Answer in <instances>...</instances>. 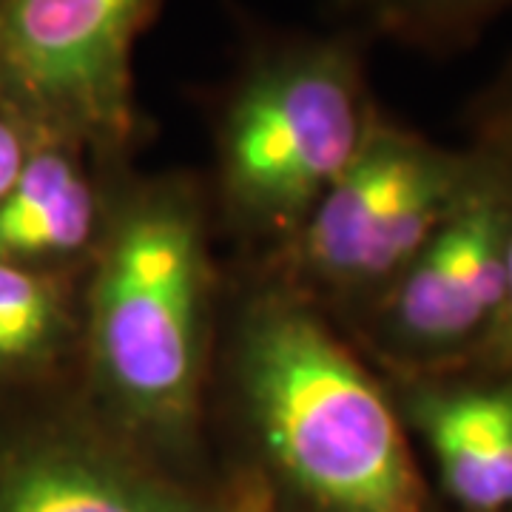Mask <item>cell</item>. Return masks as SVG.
Returning a JSON list of instances; mask_svg holds the SVG:
<instances>
[{
  "label": "cell",
  "mask_w": 512,
  "mask_h": 512,
  "mask_svg": "<svg viewBox=\"0 0 512 512\" xmlns=\"http://www.w3.org/2000/svg\"><path fill=\"white\" fill-rule=\"evenodd\" d=\"M242 382L282 470L333 512H421L424 490L399 419L362 365L299 308L256 313Z\"/></svg>",
  "instance_id": "cell-1"
},
{
  "label": "cell",
  "mask_w": 512,
  "mask_h": 512,
  "mask_svg": "<svg viewBox=\"0 0 512 512\" xmlns=\"http://www.w3.org/2000/svg\"><path fill=\"white\" fill-rule=\"evenodd\" d=\"M512 202L495 188L461 191L439 231L402 271L393 322L413 348H453L504 302V248Z\"/></svg>",
  "instance_id": "cell-5"
},
{
  "label": "cell",
  "mask_w": 512,
  "mask_h": 512,
  "mask_svg": "<svg viewBox=\"0 0 512 512\" xmlns=\"http://www.w3.org/2000/svg\"><path fill=\"white\" fill-rule=\"evenodd\" d=\"M504 302L498 311V345L504 348L507 356H512V214L510 231H507V248H504Z\"/></svg>",
  "instance_id": "cell-14"
},
{
  "label": "cell",
  "mask_w": 512,
  "mask_h": 512,
  "mask_svg": "<svg viewBox=\"0 0 512 512\" xmlns=\"http://www.w3.org/2000/svg\"><path fill=\"white\" fill-rule=\"evenodd\" d=\"M37 134L40 131L29 126L18 111L0 103V202L6 200V194L18 180L20 168L35 146Z\"/></svg>",
  "instance_id": "cell-12"
},
{
  "label": "cell",
  "mask_w": 512,
  "mask_h": 512,
  "mask_svg": "<svg viewBox=\"0 0 512 512\" xmlns=\"http://www.w3.org/2000/svg\"><path fill=\"white\" fill-rule=\"evenodd\" d=\"M0 512H188L140 478L72 447H32L0 470Z\"/></svg>",
  "instance_id": "cell-9"
},
{
  "label": "cell",
  "mask_w": 512,
  "mask_h": 512,
  "mask_svg": "<svg viewBox=\"0 0 512 512\" xmlns=\"http://www.w3.org/2000/svg\"><path fill=\"white\" fill-rule=\"evenodd\" d=\"M200 239L180 205L128 214L94 293V348L134 416L177 424L191 410L200 353Z\"/></svg>",
  "instance_id": "cell-3"
},
{
  "label": "cell",
  "mask_w": 512,
  "mask_h": 512,
  "mask_svg": "<svg viewBox=\"0 0 512 512\" xmlns=\"http://www.w3.org/2000/svg\"><path fill=\"white\" fill-rule=\"evenodd\" d=\"M481 120L487 123L495 140L512 148V63L493 86V92L484 97Z\"/></svg>",
  "instance_id": "cell-13"
},
{
  "label": "cell",
  "mask_w": 512,
  "mask_h": 512,
  "mask_svg": "<svg viewBox=\"0 0 512 512\" xmlns=\"http://www.w3.org/2000/svg\"><path fill=\"white\" fill-rule=\"evenodd\" d=\"M157 0H0V103L52 137L120 143L131 57Z\"/></svg>",
  "instance_id": "cell-4"
},
{
  "label": "cell",
  "mask_w": 512,
  "mask_h": 512,
  "mask_svg": "<svg viewBox=\"0 0 512 512\" xmlns=\"http://www.w3.org/2000/svg\"><path fill=\"white\" fill-rule=\"evenodd\" d=\"M214 512H268L259 501L254 498H242V501H231L228 507H220V510Z\"/></svg>",
  "instance_id": "cell-15"
},
{
  "label": "cell",
  "mask_w": 512,
  "mask_h": 512,
  "mask_svg": "<svg viewBox=\"0 0 512 512\" xmlns=\"http://www.w3.org/2000/svg\"><path fill=\"white\" fill-rule=\"evenodd\" d=\"M60 325L57 293L18 262L0 259V365L37 359Z\"/></svg>",
  "instance_id": "cell-10"
},
{
  "label": "cell",
  "mask_w": 512,
  "mask_h": 512,
  "mask_svg": "<svg viewBox=\"0 0 512 512\" xmlns=\"http://www.w3.org/2000/svg\"><path fill=\"white\" fill-rule=\"evenodd\" d=\"M413 134L370 120L365 140L348 168L330 183L308 228V259L333 279L365 282L373 239L384 205L399 183Z\"/></svg>",
  "instance_id": "cell-7"
},
{
  "label": "cell",
  "mask_w": 512,
  "mask_h": 512,
  "mask_svg": "<svg viewBox=\"0 0 512 512\" xmlns=\"http://www.w3.org/2000/svg\"><path fill=\"white\" fill-rule=\"evenodd\" d=\"M373 117L353 37L259 46L222 109L228 183L254 211H299L348 168Z\"/></svg>",
  "instance_id": "cell-2"
},
{
  "label": "cell",
  "mask_w": 512,
  "mask_h": 512,
  "mask_svg": "<svg viewBox=\"0 0 512 512\" xmlns=\"http://www.w3.org/2000/svg\"><path fill=\"white\" fill-rule=\"evenodd\" d=\"M94 202L63 137L37 134L18 180L0 202V259L77 251L92 234Z\"/></svg>",
  "instance_id": "cell-8"
},
{
  "label": "cell",
  "mask_w": 512,
  "mask_h": 512,
  "mask_svg": "<svg viewBox=\"0 0 512 512\" xmlns=\"http://www.w3.org/2000/svg\"><path fill=\"white\" fill-rule=\"evenodd\" d=\"M416 410L444 484L464 507L512 504V382L433 393Z\"/></svg>",
  "instance_id": "cell-6"
},
{
  "label": "cell",
  "mask_w": 512,
  "mask_h": 512,
  "mask_svg": "<svg viewBox=\"0 0 512 512\" xmlns=\"http://www.w3.org/2000/svg\"><path fill=\"white\" fill-rule=\"evenodd\" d=\"M373 26L427 46L461 43L487 20L512 9V0H350Z\"/></svg>",
  "instance_id": "cell-11"
}]
</instances>
